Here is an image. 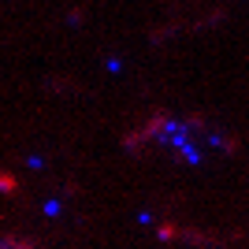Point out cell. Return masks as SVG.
I'll return each mask as SVG.
<instances>
[{"label": "cell", "mask_w": 249, "mask_h": 249, "mask_svg": "<svg viewBox=\"0 0 249 249\" xmlns=\"http://www.w3.org/2000/svg\"><path fill=\"white\" fill-rule=\"evenodd\" d=\"M171 126H175V123H171L164 112H156L153 119H145V126H142L138 134L145 138V142H153V138H167V134H171Z\"/></svg>", "instance_id": "obj_1"}, {"label": "cell", "mask_w": 249, "mask_h": 249, "mask_svg": "<svg viewBox=\"0 0 249 249\" xmlns=\"http://www.w3.org/2000/svg\"><path fill=\"white\" fill-rule=\"evenodd\" d=\"M0 194H19V182H15V175H11V171H0Z\"/></svg>", "instance_id": "obj_2"}, {"label": "cell", "mask_w": 249, "mask_h": 249, "mask_svg": "<svg viewBox=\"0 0 249 249\" xmlns=\"http://www.w3.org/2000/svg\"><path fill=\"white\" fill-rule=\"evenodd\" d=\"M156 234H160L164 242H175V238H182V231H178L175 223H160V227H156Z\"/></svg>", "instance_id": "obj_3"}, {"label": "cell", "mask_w": 249, "mask_h": 249, "mask_svg": "<svg viewBox=\"0 0 249 249\" xmlns=\"http://www.w3.org/2000/svg\"><path fill=\"white\" fill-rule=\"evenodd\" d=\"M4 246H8V249H34V242H26V238H8Z\"/></svg>", "instance_id": "obj_4"}]
</instances>
